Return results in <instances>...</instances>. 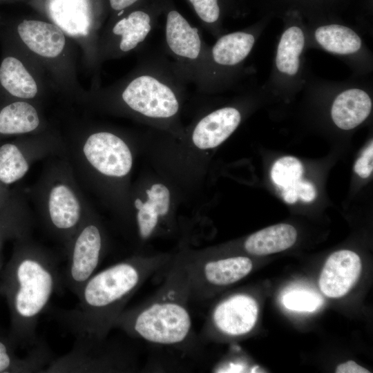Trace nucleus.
Listing matches in <instances>:
<instances>
[{
    "instance_id": "473e14b6",
    "label": "nucleus",
    "mask_w": 373,
    "mask_h": 373,
    "mask_svg": "<svg viewBox=\"0 0 373 373\" xmlns=\"http://www.w3.org/2000/svg\"><path fill=\"white\" fill-rule=\"evenodd\" d=\"M336 373H370L367 369L357 364L354 361H348L338 365L336 369Z\"/></svg>"
},
{
    "instance_id": "dca6fc26",
    "label": "nucleus",
    "mask_w": 373,
    "mask_h": 373,
    "mask_svg": "<svg viewBox=\"0 0 373 373\" xmlns=\"http://www.w3.org/2000/svg\"><path fill=\"white\" fill-rule=\"evenodd\" d=\"M12 40H17L29 50L44 58L59 56L66 46L62 30L49 22L23 19L10 30Z\"/></svg>"
},
{
    "instance_id": "f3484780",
    "label": "nucleus",
    "mask_w": 373,
    "mask_h": 373,
    "mask_svg": "<svg viewBox=\"0 0 373 373\" xmlns=\"http://www.w3.org/2000/svg\"><path fill=\"white\" fill-rule=\"evenodd\" d=\"M0 63V102L30 100L38 93L37 82L13 46L8 42Z\"/></svg>"
},
{
    "instance_id": "bb28decb",
    "label": "nucleus",
    "mask_w": 373,
    "mask_h": 373,
    "mask_svg": "<svg viewBox=\"0 0 373 373\" xmlns=\"http://www.w3.org/2000/svg\"><path fill=\"white\" fill-rule=\"evenodd\" d=\"M303 172L304 169L299 160L293 156H284L273 164L271 178L283 189L294 185L302 179Z\"/></svg>"
},
{
    "instance_id": "9d476101",
    "label": "nucleus",
    "mask_w": 373,
    "mask_h": 373,
    "mask_svg": "<svg viewBox=\"0 0 373 373\" xmlns=\"http://www.w3.org/2000/svg\"><path fill=\"white\" fill-rule=\"evenodd\" d=\"M77 147V157L84 170L89 169L105 177L122 178L132 169L130 148L120 136L111 131H94Z\"/></svg>"
},
{
    "instance_id": "ddd939ff",
    "label": "nucleus",
    "mask_w": 373,
    "mask_h": 373,
    "mask_svg": "<svg viewBox=\"0 0 373 373\" xmlns=\"http://www.w3.org/2000/svg\"><path fill=\"white\" fill-rule=\"evenodd\" d=\"M254 42V36L245 31H237L219 37L212 46H209L195 86L203 93L213 90L222 71L240 64L251 52Z\"/></svg>"
},
{
    "instance_id": "7ed1b4c3",
    "label": "nucleus",
    "mask_w": 373,
    "mask_h": 373,
    "mask_svg": "<svg viewBox=\"0 0 373 373\" xmlns=\"http://www.w3.org/2000/svg\"><path fill=\"white\" fill-rule=\"evenodd\" d=\"M164 276L149 299L124 310L114 328L153 345L191 351L201 341L193 328L190 286L181 256L172 259Z\"/></svg>"
},
{
    "instance_id": "2eb2a0df",
    "label": "nucleus",
    "mask_w": 373,
    "mask_h": 373,
    "mask_svg": "<svg viewBox=\"0 0 373 373\" xmlns=\"http://www.w3.org/2000/svg\"><path fill=\"white\" fill-rule=\"evenodd\" d=\"M361 261L355 252L343 249L332 254L320 275L318 285L329 298H341L347 294L359 278Z\"/></svg>"
},
{
    "instance_id": "39448f33",
    "label": "nucleus",
    "mask_w": 373,
    "mask_h": 373,
    "mask_svg": "<svg viewBox=\"0 0 373 373\" xmlns=\"http://www.w3.org/2000/svg\"><path fill=\"white\" fill-rule=\"evenodd\" d=\"M40 189L39 211L43 222L66 247L88 210L69 170L52 171Z\"/></svg>"
},
{
    "instance_id": "aec40b11",
    "label": "nucleus",
    "mask_w": 373,
    "mask_h": 373,
    "mask_svg": "<svg viewBox=\"0 0 373 373\" xmlns=\"http://www.w3.org/2000/svg\"><path fill=\"white\" fill-rule=\"evenodd\" d=\"M146 193V201L137 198L134 202L137 231L142 240H146L154 234L160 218L166 216L170 209V191L164 184H154Z\"/></svg>"
},
{
    "instance_id": "412c9836",
    "label": "nucleus",
    "mask_w": 373,
    "mask_h": 373,
    "mask_svg": "<svg viewBox=\"0 0 373 373\" xmlns=\"http://www.w3.org/2000/svg\"><path fill=\"white\" fill-rule=\"evenodd\" d=\"M41 123L38 111L28 101L0 102V139L32 133L40 127Z\"/></svg>"
},
{
    "instance_id": "72a5a7b5",
    "label": "nucleus",
    "mask_w": 373,
    "mask_h": 373,
    "mask_svg": "<svg viewBox=\"0 0 373 373\" xmlns=\"http://www.w3.org/2000/svg\"><path fill=\"white\" fill-rule=\"evenodd\" d=\"M111 9L116 12H122L133 6L141 0H108Z\"/></svg>"
},
{
    "instance_id": "0eeeda50",
    "label": "nucleus",
    "mask_w": 373,
    "mask_h": 373,
    "mask_svg": "<svg viewBox=\"0 0 373 373\" xmlns=\"http://www.w3.org/2000/svg\"><path fill=\"white\" fill-rule=\"evenodd\" d=\"M165 55L186 84H195L209 46L200 30L169 3L164 5Z\"/></svg>"
},
{
    "instance_id": "423d86ee",
    "label": "nucleus",
    "mask_w": 373,
    "mask_h": 373,
    "mask_svg": "<svg viewBox=\"0 0 373 373\" xmlns=\"http://www.w3.org/2000/svg\"><path fill=\"white\" fill-rule=\"evenodd\" d=\"M135 369V357L129 348L108 340V337L77 336L71 350L52 358L44 372H130Z\"/></svg>"
},
{
    "instance_id": "f704fd0d",
    "label": "nucleus",
    "mask_w": 373,
    "mask_h": 373,
    "mask_svg": "<svg viewBox=\"0 0 373 373\" xmlns=\"http://www.w3.org/2000/svg\"><path fill=\"white\" fill-rule=\"evenodd\" d=\"M3 243V242H0V272L1 271L2 266H3V256H2Z\"/></svg>"
},
{
    "instance_id": "2f4dec72",
    "label": "nucleus",
    "mask_w": 373,
    "mask_h": 373,
    "mask_svg": "<svg viewBox=\"0 0 373 373\" xmlns=\"http://www.w3.org/2000/svg\"><path fill=\"white\" fill-rule=\"evenodd\" d=\"M30 230L0 221V242L7 239L17 240L30 236Z\"/></svg>"
},
{
    "instance_id": "6e6552de",
    "label": "nucleus",
    "mask_w": 373,
    "mask_h": 373,
    "mask_svg": "<svg viewBox=\"0 0 373 373\" xmlns=\"http://www.w3.org/2000/svg\"><path fill=\"white\" fill-rule=\"evenodd\" d=\"M64 286L75 296L97 271L105 254V236L100 223L88 211L66 247Z\"/></svg>"
},
{
    "instance_id": "7c9ffc66",
    "label": "nucleus",
    "mask_w": 373,
    "mask_h": 373,
    "mask_svg": "<svg viewBox=\"0 0 373 373\" xmlns=\"http://www.w3.org/2000/svg\"><path fill=\"white\" fill-rule=\"evenodd\" d=\"M373 143L370 145L363 152L361 155L356 161L354 171L362 178H368L373 171Z\"/></svg>"
},
{
    "instance_id": "cd10ccee",
    "label": "nucleus",
    "mask_w": 373,
    "mask_h": 373,
    "mask_svg": "<svg viewBox=\"0 0 373 373\" xmlns=\"http://www.w3.org/2000/svg\"><path fill=\"white\" fill-rule=\"evenodd\" d=\"M282 301L286 308L300 312H313L323 303L321 296L307 290H292L287 292L283 295Z\"/></svg>"
},
{
    "instance_id": "6ab92c4d",
    "label": "nucleus",
    "mask_w": 373,
    "mask_h": 373,
    "mask_svg": "<svg viewBox=\"0 0 373 373\" xmlns=\"http://www.w3.org/2000/svg\"><path fill=\"white\" fill-rule=\"evenodd\" d=\"M20 347L10 335L0 331V373L44 372L52 360L46 343L39 339L24 356L16 353Z\"/></svg>"
},
{
    "instance_id": "f03ea898",
    "label": "nucleus",
    "mask_w": 373,
    "mask_h": 373,
    "mask_svg": "<svg viewBox=\"0 0 373 373\" xmlns=\"http://www.w3.org/2000/svg\"><path fill=\"white\" fill-rule=\"evenodd\" d=\"M63 286L58 260L51 252L30 240V236L15 240L2 272L0 293L9 308L8 333L20 347L38 343L39 319Z\"/></svg>"
},
{
    "instance_id": "c85d7f7f",
    "label": "nucleus",
    "mask_w": 373,
    "mask_h": 373,
    "mask_svg": "<svg viewBox=\"0 0 373 373\" xmlns=\"http://www.w3.org/2000/svg\"><path fill=\"white\" fill-rule=\"evenodd\" d=\"M204 28L216 35L220 17L218 0H188Z\"/></svg>"
},
{
    "instance_id": "a211bd4d",
    "label": "nucleus",
    "mask_w": 373,
    "mask_h": 373,
    "mask_svg": "<svg viewBox=\"0 0 373 373\" xmlns=\"http://www.w3.org/2000/svg\"><path fill=\"white\" fill-rule=\"evenodd\" d=\"M241 118L239 110L231 106L218 108L204 115L191 131L193 144L202 150L219 146L237 128Z\"/></svg>"
},
{
    "instance_id": "393cba45",
    "label": "nucleus",
    "mask_w": 373,
    "mask_h": 373,
    "mask_svg": "<svg viewBox=\"0 0 373 373\" xmlns=\"http://www.w3.org/2000/svg\"><path fill=\"white\" fill-rule=\"evenodd\" d=\"M305 44L302 30L292 26L283 34L277 49L276 64L278 69L289 75H294L299 68V56Z\"/></svg>"
},
{
    "instance_id": "5701e85b",
    "label": "nucleus",
    "mask_w": 373,
    "mask_h": 373,
    "mask_svg": "<svg viewBox=\"0 0 373 373\" xmlns=\"http://www.w3.org/2000/svg\"><path fill=\"white\" fill-rule=\"evenodd\" d=\"M296 239V229L291 224L281 223L252 233L245 241L244 248L251 255L265 256L290 248Z\"/></svg>"
},
{
    "instance_id": "1a4fd4ad",
    "label": "nucleus",
    "mask_w": 373,
    "mask_h": 373,
    "mask_svg": "<svg viewBox=\"0 0 373 373\" xmlns=\"http://www.w3.org/2000/svg\"><path fill=\"white\" fill-rule=\"evenodd\" d=\"M181 257L189 278L191 300L204 301L214 289L240 280L253 269L251 260L243 256L219 259L203 254Z\"/></svg>"
},
{
    "instance_id": "f8f14e48",
    "label": "nucleus",
    "mask_w": 373,
    "mask_h": 373,
    "mask_svg": "<svg viewBox=\"0 0 373 373\" xmlns=\"http://www.w3.org/2000/svg\"><path fill=\"white\" fill-rule=\"evenodd\" d=\"M258 312L257 301L247 294L238 293L222 299L214 306L203 325L201 343L214 332L231 337L247 334L254 327Z\"/></svg>"
},
{
    "instance_id": "b1692460",
    "label": "nucleus",
    "mask_w": 373,
    "mask_h": 373,
    "mask_svg": "<svg viewBox=\"0 0 373 373\" xmlns=\"http://www.w3.org/2000/svg\"><path fill=\"white\" fill-rule=\"evenodd\" d=\"M315 38L324 49L336 54H352L361 46V40L354 30L338 24L318 28Z\"/></svg>"
},
{
    "instance_id": "9b49d317",
    "label": "nucleus",
    "mask_w": 373,
    "mask_h": 373,
    "mask_svg": "<svg viewBox=\"0 0 373 373\" xmlns=\"http://www.w3.org/2000/svg\"><path fill=\"white\" fill-rule=\"evenodd\" d=\"M162 6L156 1L122 15L106 30L101 55L116 58L140 48L153 31Z\"/></svg>"
},
{
    "instance_id": "20e7f679",
    "label": "nucleus",
    "mask_w": 373,
    "mask_h": 373,
    "mask_svg": "<svg viewBox=\"0 0 373 373\" xmlns=\"http://www.w3.org/2000/svg\"><path fill=\"white\" fill-rule=\"evenodd\" d=\"M186 84L166 55H154L106 91L105 98L148 121L171 123L178 116Z\"/></svg>"
},
{
    "instance_id": "a878e982",
    "label": "nucleus",
    "mask_w": 373,
    "mask_h": 373,
    "mask_svg": "<svg viewBox=\"0 0 373 373\" xmlns=\"http://www.w3.org/2000/svg\"><path fill=\"white\" fill-rule=\"evenodd\" d=\"M0 182V221L30 230V218L19 198Z\"/></svg>"
},
{
    "instance_id": "4be33fe9",
    "label": "nucleus",
    "mask_w": 373,
    "mask_h": 373,
    "mask_svg": "<svg viewBox=\"0 0 373 373\" xmlns=\"http://www.w3.org/2000/svg\"><path fill=\"white\" fill-rule=\"evenodd\" d=\"M372 101L365 91L349 89L334 99L331 115L334 124L343 130L352 129L361 124L370 115Z\"/></svg>"
},
{
    "instance_id": "4468645a",
    "label": "nucleus",
    "mask_w": 373,
    "mask_h": 373,
    "mask_svg": "<svg viewBox=\"0 0 373 373\" xmlns=\"http://www.w3.org/2000/svg\"><path fill=\"white\" fill-rule=\"evenodd\" d=\"M55 147L47 142H30L19 139L0 145V182L6 186L14 184L26 176L37 159L47 155Z\"/></svg>"
},
{
    "instance_id": "f257e3e1",
    "label": "nucleus",
    "mask_w": 373,
    "mask_h": 373,
    "mask_svg": "<svg viewBox=\"0 0 373 373\" xmlns=\"http://www.w3.org/2000/svg\"><path fill=\"white\" fill-rule=\"evenodd\" d=\"M171 260L167 255L134 256L96 271L77 294L75 307L55 316L75 337L104 339L136 291Z\"/></svg>"
},
{
    "instance_id": "c756f323",
    "label": "nucleus",
    "mask_w": 373,
    "mask_h": 373,
    "mask_svg": "<svg viewBox=\"0 0 373 373\" xmlns=\"http://www.w3.org/2000/svg\"><path fill=\"white\" fill-rule=\"evenodd\" d=\"M283 200L288 204H294L298 199L309 202L316 197V191L309 181L300 179L292 186L282 189Z\"/></svg>"
}]
</instances>
